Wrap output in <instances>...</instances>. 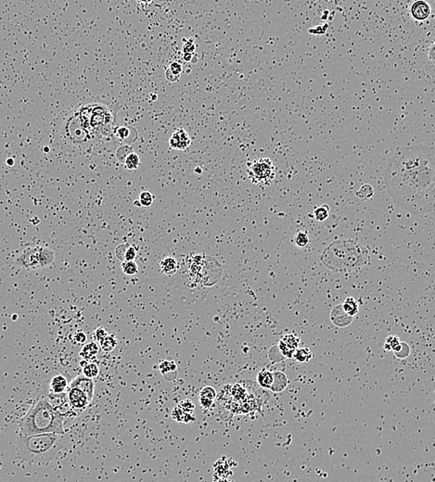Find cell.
Wrapping results in <instances>:
<instances>
[{
  "label": "cell",
  "instance_id": "484cf974",
  "mask_svg": "<svg viewBox=\"0 0 435 482\" xmlns=\"http://www.w3.org/2000/svg\"><path fill=\"white\" fill-rule=\"evenodd\" d=\"M153 200H154V196L150 191H142L138 199L140 206L143 207H151L153 204Z\"/></svg>",
  "mask_w": 435,
  "mask_h": 482
},
{
  "label": "cell",
  "instance_id": "d6a6232c",
  "mask_svg": "<svg viewBox=\"0 0 435 482\" xmlns=\"http://www.w3.org/2000/svg\"><path fill=\"white\" fill-rule=\"evenodd\" d=\"M295 242L297 244L298 247L300 248H304L307 246L308 242H309V239H308V236L303 233V232H300L297 236H296V239H295Z\"/></svg>",
  "mask_w": 435,
  "mask_h": 482
},
{
  "label": "cell",
  "instance_id": "603a6c76",
  "mask_svg": "<svg viewBox=\"0 0 435 482\" xmlns=\"http://www.w3.org/2000/svg\"><path fill=\"white\" fill-rule=\"evenodd\" d=\"M392 351H394V355L400 359H404L408 357L410 353V348L404 342H399Z\"/></svg>",
  "mask_w": 435,
  "mask_h": 482
},
{
  "label": "cell",
  "instance_id": "9c48e42d",
  "mask_svg": "<svg viewBox=\"0 0 435 482\" xmlns=\"http://www.w3.org/2000/svg\"><path fill=\"white\" fill-rule=\"evenodd\" d=\"M68 400L72 407L74 409L85 408L89 403L90 400L87 397L85 393H84L82 390H80L77 388H69V391L67 392Z\"/></svg>",
  "mask_w": 435,
  "mask_h": 482
},
{
  "label": "cell",
  "instance_id": "bcb514c9",
  "mask_svg": "<svg viewBox=\"0 0 435 482\" xmlns=\"http://www.w3.org/2000/svg\"><path fill=\"white\" fill-rule=\"evenodd\" d=\"M434 50H435V48H434V45L432 46L431 48V52H430V55H431V61L434 62Z\"/></svg>",
  "mask_w": 435,
  "mask_h": 482
},
{
  "label": "cell",
  "instance_id": "83f0119b",
  "mask_svg": "<svg viewBox=\"0 0 435 482\" xmlns=\"http://www.w3.org/2000/svg\"><path fill=\"white\" fill-rule=\"evenodd\" d=\"M131 152H133V148L130 147V146H128V145H125V146L119 147L117 149V151H116V158H117V160L120 162L124 163L125 158L127 157Z\"/></svg>",
  "mask_w": 435,
  "mask_h": 482
},
{
  "label": "cell",
  "instance_id": "ab89813d",
  "mask_svg": "<svg viewBox=\"0 0 435 482\" xmlns=\"http://www.w3.org/2000/svg\"><path fill=\"white\" fill-rule=\"evenodd\" d=\"M195 49H196V47L193 43V39H190L189 41L185 43V45L183 46L184 53H193L195 51Z\"/></svg>",
  "mask_w": 435,
  "mask_h": 482
},
{
  "label": "cell",
  "instance_id": "4dcf8cb0",
  "mask_svg": "<svg viewBox=\"0 0 435 482\" xmlns=\"http://www.w3.org/2000/svg\"><path fill=\"white\" fill-rule=\"evenodd\" d=\"M199 397L215 400L216 397H217V391H216V389L213 388V387L207 386V387H204V388L201 390V392L199 394Z\"/></svg>",
  "mask_w": 435,
  "mask_h": 482
},
{
  "label": "cell",
  "instance_id": "1f68e13d",
  "mask_svg": "<svg viewBox=\"0 0 435 482\" xmlns=\"http://www.w3.org/2000/svg\"><path fill=\"white\" fill-rule=\"evenodd\" d=\"M279 348H280V353L283 354V356L287 357V358H292L294 355L295 351L290 349V347L287 346L282 340H280V343H279Z\"/></svg>",
  "mask_w": 435,
  "mask_h": 482
},
{
  "label": "cell",
  "instance_id": "cb8c5ba5",
  "mask_svg": "<svg viewBox=\"0 0 435 482\" xmlns=\"http://www.w3.org/2000/svg\"><path fill=\"white\" fill-rule=\"evenodd\" d=\"M122 270L126 275H135L138 273V265L135 261H123Z\"/></svg>",
  "mask_w": 435,
  "mask_h": 482
},
{
  "label": "cell",
  "instance_id": "44dd1931",
  "mask_svg": "<svg viewBox=\"0 0 435 482\" xmlns=\"http://www.w3.org/2000/svg\"><path fill=\"white\" fill-rule=\"evenodd\" d=\"M314 217L318 222H324L330 217V207L328 205H321L314 210Z\"/></svg>",
  "mask_w": 435,
  "mask_h": 482
},
{
  "label": "cell",
  "instance_id": "3957f363",
  "mask_svg": "<svg viewBox=\"0 0 435 482\" xmlns=\"http://www.w3.org/2000/svg\"><path fill=\"white\" fill-rule=\"evenodd\" d=\"M63 441L64 434L60 433L21 435L16 442L18 458L29 464H47L62 450Z\"/></svg>",
  "mask_w": 435,
  "mask_h": 482
},
{
  "label": "cell",
  "instance_id": "ac0fdd59",
  "mask_svg": "<svg viewBox=\"0 0 435 482\" xmlns=\"http://www.w3.org/2000/svg\"><path fill=\"white\" fill-rule=\"evenodd\" d=\"M274 380L273 373L268 370H262L258 374L257 381L260 386L265 388H270Z\"/></svg>",
  "mask_w": 435,
  "mask_h": 482
},
{
  "label": "cell",
  "instance_id": "52a82bcc",
  "mask_svg": "<svg viewBox=\"0 0 435 482\" xmlns=\"http://www.w3.org/2000/svg\"><path fill=\"white\" fill-rule=\"evenodd\" d=\"M410 14L416 21H425L432 14V7L426 0H416L410 8Z\"/></svg>",
  "mask_w": 435,
  "mask_h": 482
},
{
  "label": "cell",
  "instance_id": "f1b7e54d",
  "mask_svg": "<svg viewBox=\"0 0 435 482\" xmlns=\"http://www.w3.org/2000/svg\"><path fill=\"white\" fill-rule=\"evenodd\" d=\"M287 346L290 347V349L296 351L297 348H298V345H299V339L292 334H289V335H286L282 339H281Z\"/></svg>",
  "mask_w": 435,
  "mask_h": 482
},
{
  "label": "cell",
  "instance_id": "ba28073f",
  "mask_svg": "<svg viewBox=\"0 0 435 482\" xmlns=\"http://www.w3.org/2000/svg\"><path fill=\"white\" fill-rule=\"evenodd\" d=\"M191 144V139L189 135L182 128L177 129L176 132L170 137L169 145L170 147L176 150H186Z\"/></svg>",
  "mask_w": 435,
  "mask_h": 482
},
{
  "label": "cell",
  "instance_id": "d4e9b609",
  "mask_svg": "<svg viewBox=\"0 0 435 482\" xmlns=\"http://www.w3.org/2000/svg\"><path fill=\"white\" fill-rule=\"evenodd\" d=\"M293 356L296 358L297 361H299L300 363H306L308 361H310L311 358L313 356V354L311 353L310 350L307 349V348H302V349H299V350H296L295 353H294V355Z\"/></svg>",
  "mask_w": 435,
  "mask_h": 482
},
{
  "label": "cell",
  "instance_id": "f6af8a7d",
  "mask_svg": "<svg viewBox=\"0 0 435 482\" xmlns=\"http://www.w3.org/2000/svg\"><path fill=\"white\" fill-rule=\"evenodd\" d=\"M192 58H193L192 53H184V55H183V60H184V62H186V63L191 62Z\"/></svg>",
  "mask_w": 435,
  "mask_h": 482
},
{
  "label": "cell",
  "instance_id": "9a60e30c",
  "mask_svg": "<svg viewBox=\"0 0 435 482\" xmlns=\"http://www.w3.org/2000/svg\"><path fill=\"white\" fill-rule=\"evenodd\" d=\"M67 388H68V381L64 376L58 375L52 378L50 382V390L53 393L65 392Z\"/></svg>",
  "mask_w": 435,
  "mask_h": 482
},
{
  "label": "cell",
  "instance_id": "f35d334b",
  "mask_svg": "<svg viewBox=\"0 0 435 482\" xmlns=\"http://www.w3.org/2000/svg\"><path fill=\"white\" fill-rule=\"evenodd\" d=\"M116 135L120 139L126 140L129 136V129L127 127H119L116 131Z\"/></svg>",
  "mask_w": 435,
  "mask_h": 482
},
{
  "label": "cell",
  "instance_id": "d590c367",
  "mask_svg": "<svg viewBox=\"0 0 435 482\" xmlns=\"http://www.w3.org/2000/svg\"><path fill=\"white\" fill-rule=\"evenodd\" d=\"M129 244L125 243V244H120L116 250H115V255L117 257V259L121 262L124 261V254H125V252H126V249L128 248Z\"/></svg>",
  "mask_w": 435,
  "mask_h": 482
},
{
  "label": "cell",
  "instance_id": "e0dca14e",
  "mask_svg": "<svg viewBox=\"0 0 435 482\" xmlns=\"http://www.w3.org/2000/svg\"><path fill=\"white\" fill-rule=\"evenodd\" d=\"M124 163L125 169H127L129 171H135L140 166L141 161H140L139 156L133 151L127 157L125 158Z\"/></svg>",
  "mask_w": 435,
  "mask_h": 482
},
{
  "label": "cell",
  "instance_id": "277c9868",
  "mask_svg": "<svg viewBox=\"0 0 435 482\" xmlns=\"http://www.w3.org/2000/svg\"><path fill=\"white\" fill-rule=\"evenodd\" d=\"M320 260L333 272H346L365 265L368 261V252L354 241L339 240L324 250Z\"/></svg>",
  "mask_w": 435,
  "mask_h": 482
},
{
  "label": "cell",
  "instance_id": "7402d4cb",
  "mask_svg": "<svg viewBox=\"0 0 435 482\" xmlns=\"http://www.w3.org/2000/svg\"><path fill=\"white\" fill-rule=\"evenodd\" d=\"M100 374V367L95 363H87L83 367V375L88 378H95Z\"/></svg>",
  "mask_w": 435,
  "mask_h": 482
},
{
  "label": "cell",
  "instance_id": "8fae6325",
  "mask_svg": "<svg viewBox=\"0 0 435 482\" xmlns=\"http://www.w3.org/2000/svg\"><path fill=\"white\" fill-rule=\"evenodd\" d=\"M69 388H77L80 390H82L84 393L87 395L90 401H92L94 396V389L95 385L92 378L84 377V376H79L75 377L73 381L71 382Z\"/></svg>",
  "mask_w": 435,
  "mask_h": 482
},
{
  "label": "cell",
  "instance_id": "5bb4252c",
  "mask_svg": "<svg viewBox=\"0 0 435 482\" xmlns=\"http://www.w3.org/2000/svg\"><path fill=\"white\" fill-rule=\"evenodd\" d=\"M55 261V253L49 248L39 246V262L41 269L49 267Z\"/></svg>",
  "mask_w": 435,
  "mask_h": 482
},
{
  "label": "cell",
  "instance_id": "5b68a950",
  "mask_svg": "<svg viewBox=\"0 0 435 482\" xmlns=\"http://www.w3.org/2000/svg\"><path fill=\"white\" fill-rule=\"evenodd\" d=\"M248 175L254 184L269 185L275 178V167L269 159L261 158L249 162Z\"/></svg>",
  "mask_w": 435,
  "mask_h": 482
},
{
  "label": "cell",
  "instance_id": "7a4b0ae2",
  "mask_svg": "<svg viewBox=\"0 0 435 482\" xmlns=\"http://www.w3.org/2000/svg\"><path fill=\"white\" fill-rule=\"evenodd\" d=\"M21 435L30 436L42 433L64 434V416L51 405L47 397L33 402L19 423Z\"/></svg>",
  "mask_w": 435,
  "mask_h": 482
},
{
  "label": "cell",
  "instance_id": "4fadbf2b",
  "mask_svg": "<svg viewBox=\"0 0 435 482\" xmlns=\"http://www.w3.org/2000/svg\"><path fill=\"white\" fill-rule=\"evenodd\" d=\"M160 267H161L162 272L164 273L166 275L172 276L173 274L176 273L177 269H178V263H177L176 258L171 257V256H167L160 262Z\"/></svg>",
  "mask_w": 435,
  "mask_h": 482
},
{
  "label": "cell",
  "instance_id": "7bdbcfd3",
  "mask_svg": "<svg viewBox=\"0 0 435 482\" xmlns=\"http://www.w3.org/2000/svg\"><path fill=\"white\" fill-rule=\"evenodd\" d=\"M199 400H200V403H201V407H203L204 409L210 408L214 403V400H211V399L199 397Z\"/></svg>",
  "mask_w": 435,
  "mask_h": 482
},
{
  "label": "cell",
  "instance_id": "ee69618b",
  "mask_svg": "<svg viewBox=\"0 0 435 482\" xmlns=\"http://www.w3.org/2000/svg\"><path fill=\"white\" fill-rule=\"evenodd\" d=\"M166 78L169 82H177L180 77H177L176 75H174L169 71V69H167L166 71Z\"/></svg>",
  "mask_w": 435,
  "mask_h": 482
},
{
  "label": "cell",
  "instance_id": "b9f144b4",
  "mask_svg": "<svg viewBox=\"0 0 435 482\" xmlns=\"http://www.w3.org/2000/svg\"><path fill=\"white\" fill-rule=\"evenodd\" d=\"M74 337H75V340L77 341V343H80V344H83L86 339H87V337H86V334L83 332V331H78L75 333L74 335Z\"/></svg>",
  "mask_w": 435,
  "mask_h": 482
},
{
  "label": "cell",
  "instance_id": "2e32d148",
  "mask_svg": "<svg viewBox=\"0 0 435 482\" xmlns=\"http://www.w3.org/2000/svg\"><path fill=\"white\" fill-rule=\"evenodd\" d=\"M98 353H99L98 344L96 342H89L83 347V349L80 353V356L82 357L84 360L89 361V360L95 358Z\"/></svg>",
  "mask_w": 435,
  "mask_h": 482
},
{
  "label": "cell",
  "instance_id": "4316f807",
  "mask_svg": "<svg viewBox=\"0 0 435 482\" xmlns=\"http://www.w3.org/2000/svg\"><path fill=\"white\" fill-rule=\"evenodd\" d=\"M159 368H160L162 374L165 376V377H167L168 373H172L173 371L176 372V366L175 362H170V361L162 362Z\"/></svg>",
  "mask_w": 435,
  "mask_h": 482
},
{
  "label": "cell",
  "instance_id": "f546056e",
  "mask_svg": "<svg viewBox=\"0 0 435 482\" xmlns=\"http://www.w3.org/2000/svg\"><path fill=\"white\" fill-rule=\"evenodd\" d=\"M357 196L361 199H370L373 196V189L370 185H364L359 191L357 192Z\"/></svg>",
  "mask_w": 435,
  "mask_h": 482
},
{
  "label": "cell",
  "instance_id": "74e56055",
  "mask_svg": "<svg viewBox=\"0 0 435 482\" xmlns=\"http://www.w3.org/2000/svg\"><path fill=\"white\" fill-rule=\"evenodd\" d=\"M108 335V332L107 330L104 328V327H99L97 328L93 333L94 339L96 341H100L102 338H104L106 336Z\"/></svg>",
  "mask_w": 435,
  "mask_h": 482
},
{
  "label": "cell",
  "instance_id": "8992f818",
  "mask_svg": "<svg viewBox=\"0 0 435 482\" xmlns=\"http://www.w3.org/2000/svg\"><path fill=\"white\" fill-rule=\"evenodd\" d=\"M15 264L26 270L41 269L39 262V246L27 248L15 260Z\"/></svg>",
  "mask_w": 435,
  "mask_h": 482
},
{
  "label": "cell",
  "instance_id": "6da1fadb",
  "mask_svg": "<svg viewBox=\"0 0 435 482\" xmlns=\"http://www.w3.org/2000/svg\"><path fill=\"white\" fill-rule=\"evenodd\" d=\"M435 178V154L430 147L397 150L385 174L390 196L398 205L416 213L433 209Z\"/></svg>",
  "mask_w": 435,
  "mask_h": 482
},
{
  "label": "cell",
  "instance_id": "60d3db41",
  "mask_svg": "<svg viewBox=\"0 0 435 482\" xmlns=\"http://www.w3.org/2000/svg\"><path fill=\"white\" fill-rule=\"evenodd\" d=\"M329 27V24L328 23H325V24H322L320 26H318L316 28H312V29H309L308 31L311 33H318V34H322L324 32H326L327 29Z\"/></svg>",
  "mask_w": 435,
  "mask_h": 482
},
{
  "label": "cell",
  "instance_id": "30bf717a",
  "mask_svg": "<svg viewBox=\"0 0 435 482\" xmlns=\"http://www.w3.org/2000/svg\"><path fill=\"white\" fill-rule=\"evenodd\" d=\"M331 319L332 322L338 327H346L348 325H351L353 317L348 315L343 307L342 304L336 305L332 310L331 313Z\"/></svg>",
  "mask_w": 435,
  "mask_h": 482
},
{
  "label": "cell",
  "instance_id": "d6986e66",
  "mask_svg": "<svg viewBox=\"0 0 435 482\" xmlns=\"http://www.w3.org/2000/svg\"><path fill=\"white\" fill-rule=\"evenodd\" d=\"M100 347H101V349H102L103 352H105V353H111L117 346L118 340L116 339V337L114 335H109L108 334V335L106 336L104 338H102L100 341Z\"/></svg>",
  "mask_w": 435,
  "mask_h": 482
},
{
  "label": "cell",
  "instance_id": "ffe728a7",
  "mask_svg": "<svg viewBox=\"0 0 435 482\" xmlns=\"http://www.w3.org/2000/svg\"><path fill=\"white\" fill-rule=\"evenodd\" d=\"M342 307L344 311L352 317L358 314V303L352 297L346 298L344 303L342 304Z\"/></svg>",
  "mask_w": 435,
  "mask_h": 482
},
{
  "label": "cell",
  "instance_id": "8d00e7d4",
  "mask_svg": "<svg viewBox=\"0 0 435 482\" xmlns=\"http://www.w3.org/2000/svg\"><path fill=\"white\" fill-rule=\"evenodd\" d=\"M136 255H137V251L135 250V247L129 245L124 254V261H135Z\"/></svg>",
  "mask_w": 435,
  "mask_h": 482
},
{
  "label": "cell",
  "instance_id": "836d02e7",
  "mask_svg": "<svg viewBox=\"0 0 435 482\" xmlns=\"http://www.w3.org/2000/svg\"><path fill=\"white\" fill-rule=\"evenodd\" d=\"M168 69L172 74L176 75L177 77H180L182 72H183V66L181 63H179L178 62H173L170 64Z\"/></svg>",
  "mask_w": 435,
  "mask_h": 482
},
{
  "label": "cell",
  "instance_id": "7dc6e473",
  "mask_svg": "<svg viewBox=\"0 0 435 482\" xmlns=\"http://www.w3.org/2000/svg\"><path fill=\"white\" fill-rule=\"evenodd\" d=\"M137 1H138V2H140V3H143V4H149V3H151L152 0H137Z\"/></svg>",
  "mask_w": 435,
  "mask_h": 482
},
{
  "label": "cell",
  "instance_id": "e575fe53",
  "mask_svg": "<svg viewBox=\"0 0 435 482\" xmlns=\"http://www.w3.org/2000/svg\"><path fill=\"white\" fill-rule=\"evenodd\" d=\"M399 342H400V340H399L398 337H396V336H389L386 338V341H385V348L388 351L393 350L394 347L396 346Z\"/></svg>",
  "mask_w": 435,
  "mask_h": 482
},
{
  "label": "cell",
  "instance_id": "7c38bea8",
  "mask_svg": "<svg viewBox=\"0 0 435 482\" xmlns=\"http://www.w3.org/2000/svg\"><path fill=\"white\" fill-rule=\"evenodd\" d=\"M273 376H274V380H273V383L270 387V389L273 392H280L287 388V386L289 384V380L284 373H282L280 371H276L273 373Z\"/></svg>",
  "mask_w": 435,
  "mask_h": 482
}]
</instances>
